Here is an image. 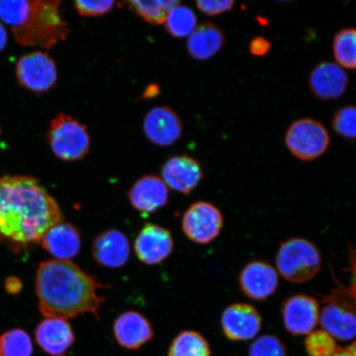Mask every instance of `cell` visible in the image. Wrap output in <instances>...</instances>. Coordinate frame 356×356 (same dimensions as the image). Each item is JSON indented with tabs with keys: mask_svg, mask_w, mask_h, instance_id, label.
<instances>
[{
	"mask_svg": "<svg viewBox=\"0 0 356 356\" xmlns=\"http://www.w3.org/2000/svg\"><path fill=\"white\" fill-rule=\"evenodd\" d=\"M63 220L59 204L35 178L0 177V243L12 252L35 246L49 229Z\"/></svg>",
	"mask_w": 356,
	"mask_h": 356,
	"instance_id": "cell-1",
	"label": "cell"
},
{
	"mask_svg": "<svg viewBox=\"0 0 356 356\" xmlns=\"http://www.w3.org/2000/svg\"><path fill=\"white\" fill-rule=\"evenodd\" d=\"M106 287L71 261H44L35 275L39 309L47 318L67 320L84 314L99 318L105 301L99 289Z\"/></svg>",
	"mask_w": 356,
	"mask_h": 356,
	"instance_id": "cell-2",
	"label": "cell"
},
{
	"mask_svg": "<svg viewBox=\"0 0 356 356\" xmlns=\"http://www.w3.org/2000/svg\"><path fill=\"white\" fill-rule=\"evenodd\" d=\"M0 19L10 26L22 46L50 50L70 34L58 0L0 1Z\"/></svg>",
	"mask_w": 356,
	"mask_h": 356,
	"instance_id": "cell-3",
	"label": "cell"
},
{
	"mask_svg": "<svg viewBox=\"0 0 356 356\" xmlns=\"http://www.w3.org/2000/svg\"><path fill=\"white\" fill-rule=\"evenodd\" d=\"M275 266L287 282L302 284L309 282L318 273L322 256L317 247L305 238H295L280 245Z\"/></svg>",
	"mask_w": 356,
	"mask_h": 356,
	"instance_id": "cell-4",
	"label": "cell"
},
{
	"mask_svg": "<svg viewBox=\"0 0 356 356\" xmlns=\"http://www.w3.org/2000/svg\"><path fill=\"white\" fill-rule=\"evenodd\" d=\"M47 137L53 154L63 161H78L90 149L87 127L65 113H59L52 120Z\"/></svg>",
	"mask_w": 356,
	"mask_h": 356,
	"instance_id": "cell-5",
	"label": "cell"
},
{
	"mask_svg": "<svg viewBox=\"0 0 356 356\" xmlns=\"http://www.w3.org/2000/svg\"><path fill=\"white\" fill-rule=\"evenodd\" d=\"M323 302L318 321L323 330L335 340H353L356 327L355 289H337Z\"/></svg>",
	"mask_w": 356,
	"mask_h": 356,
	"instance_id": "cell-6",
	"label": "cell"
},
{
	"mask_svg": "<svg viewBox=\"0 0 356 356\" xmlns=\"http://www.w3.org/2000/svg\"><path fill=\"white\" fill-rule=\"evenodd\" d=\"M286 145L295 157L304 162L321 157L330 145V136L323 124L314 119L298 120L291 124L284 138Z\"/></svg>",
	"mask_w": 356,
	"mask_h": 356,
	"instance_id": "cell-7",
	"label": "cell"
},
{
	"mask_svg": "<svg viewBox=\"0 0 356 356\" xmlns=\"http://www.w3.org/2000/svg\"><path fill=\"white\" fill-rule=\"evenodd\" d=\"M224 217L213 204L207 202L193 203L186 210L181 220V228L191 241L208 244L219 237Z\"/></svg>",
	"mask_w": 356,
	"mask_h": 356,
	"instance_id": "cell-8",
	"label": "cell"
},
{
	"mask_svg": "<svg viewBox=\"0 0 356 356\" xmlns=\"http://www.w3.org/2000/svg\"><path fill=\"white\" fill-rule=\"evenodd\" d=\"M16 75L22 87L38 93L50 91L58 79L55 60L41 51L22 56L16 65Z\"/></svg>",
	"mask_w": 356,
	"mask_h": 356,
	"instance_id": "cell-9",
	"label": "cell"
},
{
	"mask_svg": "<svg viewBox=\"0 0 356 356\" xmlns=\"http://www.w3.org/2000/svg\"><path fill=\"white\" fill-rule=\"evenodd\" d=\"M320 307L314 298L299 293L283 302L282 318L287 332L293 336L308 335L319 321Z\"/></svg>",
	"mask_w": 356,
	"mask_h": 356,
	"instance_id": "cell-10",
	"label": "cell"
},
{
	"mask_svg": "<svg viewBox=\"0 0 356 356\" xmlns=\"http://www.w3.org/2000/svg\"><path fill=\"white\" fill-rule=\"evenodd\" d=\"M238 282L244 295L257 301L269 299L279 286L277 270L264 261L249 262L240 273Z\"/></svg>",
	"mask_w": 356,
	"mask_h": 356,
	"instance_id": "cell-11",
	"label": "cell"
},
{
	"mask_svg": "<svg viewBox=\"0 0 356 356\" xmlns=\"http://www.w3.org/2000/svg\"><path fill=\"white\" fill-rule=\"evenodd\" d=\"M259 312L248 304L231 305L222 312L221 326L227 338L231 341L253 339L261 328Z\"/></svg>",
	"mask_w": 356,
	"mask_h": 356,
	"instance_id": "cell-12",
	"label": "cell"
},
{
	"mask_svg": "<svg viewBox=\"0 0 356 356\" xmlns=\"http://www.w3.org/2000/svg\"><path fill=\"white\" fill-rule=\"evenodd\" d=\"M161 176L168 188L188 195L197 188L204 173L197 159L184 154L167 160L162 167Z\"/></svg>",
	"mask_w": 356,
	"mask_h": 356,
	"instance_id": "cell-13",
	"label": "cell"
},
{
	"mask_svg": "<svg viewBox=\"0 0 356 356\" xmlns=\"http://www.w3.org/2000/svg\"><path fill=\"white\" fill-rule=\"evenodd\" d=\"M144 132L153 144L168 147L180 140L182 122L175 110L166 106H156L145 115Z\"/></svg>",
	"mask_w": 356,
	"mask_h": 356,
	"instance_id": "cell-14",
	"label": "cell"
},
{
	"mask_svg": "<svg viewBox=\"0 0 356 356\" xmlns=\"http://www.w3.org/2000/svg\"><path fill=\"white\" fill-rule=\"evenodd\" d=\"M175 246L169 230L149 224L140 230L135 241V252L139 259L147 265H157L171 255Z\"/></svg>",
	"mask_w": 356,
	"mask_h": 356,
	"instance_id": "cell-15",
	"label": "cell"
},
{
	"mask_svg": "<svg viewBox=\"0 0 356 356\" xmlns=\"http://www.w3.org/2000/svg\"><path fill=\"white\" fill-rule=\"evenodd\" d=\"M134 209L145 215L152 213L166 206L168 202V188L161 177L145 175L133 184L127 193Z\"/></svg>",
	"mask_w": 356,
	"mask_h": 356,
	"instance_id": "cell-16",
	"label": "cell"
},
{
	"mask_svg": "<svg viewBox=\"0 0 356 356\" xmlns=\"http://www.w3.org/2000/svg\"><path fill=\"white\" fill-rule=\"evenodd\" d=\"M92 252L97 264L118 268L127 264L130 258V243L122 231L106 230L93 240Z\"/></svg>",
	"mask_w": 356,
	"mask_h": 356,
	"instance_id": "cell-17",
	"label": "cell"
},
{
	"mask_svg": "<svg viewBox=\"0 0 356 356\" xmlns=\"http://www.w3.org/2000/svg\"><path fill=\"white\" fill-rule=\"evenodd\" d=\"M348 83L346 71L332 62H322L312 71L309 77L312 92L324 101L339 99L346 92Z\"/></svg>",
	"mask_w": 356,
	"mask_h": 356,
	"instance_id": "cell-18",
	"label": "cell"
},
{
	"mask_svg": "<svg viewBox=\"0 0 356 356\" xmlns=\"http://www.w3.org/2000/svg\"><path fill=\"white\" fill-rule=\"evenodd\" d=\"M35 338L41 348L51 356H66L74 343V334L67 320L47 318L38 324Z\"/></svg>",
	"mask_w": 356,
	"mask_h": 356,
	"instance_id": "cell-19",
	"label": "cell"
},
{
	"mask_svg": "<svg viewBox=\"0 0 356 356\" xmlns=\"http://www.w3.org/2000/svg\"><path fill=\"white\" fill-rule=\"evenodd\" d=\"M41 243L56 260L70 261L79 254L81 248V235L76 227L63 220L44 233Z\"/></svg>",
	"mask_w": 356,
	"mask_h": 356,
	"instance_id": "cell-20",
	"label": "cell"
},
{
	"mask_svg": "<svg viewBox=\"0 0 356 356\" xmlns=\"http://www.w3.org/2000/svg\"><path fill=\"white\" fill-rule=\"evenodd\" d=\"M113 332L118 343L129 350L139 349L154 336L149 320L136 311L120 315L114 323Z\"/></svg>",
	"mask_w": 356,
	"mask_h": 356,
	"instance_id": "cell-21",
	"label": "cell"
},
{
	"mask_svg": "<svg viewBox=\"0 0 356 356\" xmlns=\"http://www.w3.org/2000/svg\"><path fill=\"white\" fill-rule=\"evenodd\" d=\"M225 43L222 30L212 22L197 26L188 39L186 47L195 60H207L215 56Z\"/></svg>",
	"mask_w": 356,
	"mask_h": 356,
	"instance_id": "cell-22",
	"label": "cell"
},
{
	"mask_svg": "<svg viewBox=\"0 0 356 356\" xmlns=\"http://www.w3.org/2000/svg\"><path fill=\"white\" fill-rule=\"evenodd\" d=\"M131 11L150 24L160 25L164 24L168 13L172 8L179 6L180 1L177 0H150L141 1L133 0L124 3Z\"/></svg>",
	"mask_w": 356,
	"mask_h": 356,
	"instance_id": "cell-23",
	"label": "cell"
},
{
	"mask_svg": "<svg viewBox=\"0 0 356 356\" xmlns=\"http://www.w3.org/2000/svg\"><path fill=\"white\" fill-rule=\"evenodd\" d=\"M210 346L202 334L184 331L176 337L169 347L168 356H211Z\"/></svg>",
	"mask_w": 356,
	"mask_h": 356,
	"instance_id": "cell-24",
	"label": "cell"
},
{
	"mask_svg": "<svg viewBox=\"0 0 356 356\" xmlns=\"http://www.w3.org/2000/svg\"><path fill=\"white\" fill-rule=\"evenodd\" d=\"M164 24L172 37L184 38L189 37L197 28V17L189 7L179 4L168 13Z\"/></svg>",
	"mask_w": 356,
	"mask_h": 356,
	"instance_id": "cell-25",
	"label": "cell"
},
{
	"mask_svg": "<svg viewBox=\"0 0 356 356\" xmlns=\"http://www.w3.org/2000/svg\"><path fill=\"white\" fill-rule=\"evenodd\" d=\"M356 32L355 29H344L333 40V54L338 65L348 70L356 67Z\"/></svg>",
	"mask_w": 356,
	"mask_h": 356,
	"instance_id": "cell-26",
	"label": "cell"
},
{
	"mask_svg": "<svg viewBox=\"0 0 356 356\" xmlns=\"http://www.w3.org/2000/svg\"><path fill=\"white\" fill-rule=\"evenodd\" d=\"M33 347L28 333L13 329L0 336V356H32Z\"/></svg>",
	"mask_w": 356,
	"mask_h": 356,
	"instance_id": "cell-27",
	"label": "cell"
},
{
	"mask_svg": "<svg viewBox=\"0 0 356 356\" xmlns=\"http://www.w3.org/2000/svg\"><path fill=\"white\" fill-rule=\"evenodd\" d=\"M305 348L310 356H332L338 346L335 339L327 332L317 330L307 335Z\"/></svg>",
	"mask_w": 356,
	"mask_h": 356,
	"instance_id": "cell-28",
	"label": "cell"
},
{
	"mask_svg": "<svg viewBox=\"0 0 356 356\" xmlns=\"http://www.w3.org/2000/svg\"><path fill=\"white\" fill-rule=\"evenodd\" d=\"M332 128L338 136L354 140L356 136V110L354 106H346L338 110L332 118Z\"/></svg>",
	"mask_w": 356,
	"mask_h": 356,
	"instance_id": "cell-29",
	"label": "cell"
},
{
	"mask_svg": "<svg viewBox=\"0 0 356 356\" xmlns=\"http://www.w3.org/2000/svg\"><path fill=\"white\" fill-rule=\"evenodd\" d=\"M249 356H286V348L278 337L264 335L251 345Z\"/></svg>",
	"mask_w": 356,
	"mask_h": 356,
	"instance_id": "cell-30",
	"label": "cell"
},
{
	"mask_svg": "<svg viewBox=\"0 0 356 356\" xmlns=\"http://www.w3.org/2000/svg\"><path fill=\"white\" fill-rule=\"evenodd\" d=\"M79 15L83 17H99L105 15L113 10L115 2L102 0V1H86L77 0L74 3Z\"/></svg>",
	"mask_w": 356,
	"mask_h": 356,
	"instance_id": "cell-31",
	"label": "cell"
},
{
	"mask_svg": "<svg viewBox=\"0 0 356 356\" xmlns=\"http://www.w3.org/2000/svg\"><path fill=\"white\" fill-rule=\"evenodd\" d=\"M235 2L234 0H199L195 6L204 15L210 17L221 15L222 13L233 10Z\"/></svg>",
	"mask_w": 356,
	"mask_h": 356,
	"instance_id": "cell-32",
	"label": "cell"
},
{
	"mask_svg": "<svg viewBox=\"0 0 356 356\" xmlns=\"http://www.w3.org/2000/svg\"><path fill=\"white\" fill-rule=\"evenodd\" d=\"M271 44L268 40L262 37L252 38L249 44L251 54L256 56H264L270 50Z\"/></svg>",
	"mask_w": 356,
	"mask_h": 356,
	"instance_id": "cell-33",
	"label": "cell"
},
{
	"mask_svg": "<svg viewBox=\"0 0 356 356\" xmlns=\"http://www.w3.org/2000/svg\"><path fill=\"white\" fill-rule=\"evenodd\" d=\"M22 284L20 279L10 277L6 280V289L10 295H17L22 291Z\"/></svg>",
	"mask_w": 356,
	"mask_h": 356,
	"instance_id": "cell-34",
	"label": "cell"
},
{
	"mask_svg": "<svg viewBox=\"0 0 356 356\" xmlns=\"http://www.w3.org/2000/svg\"><path fill=\"white\" fill-rule=\"evenodd\" d=\"M160 92V87L159 84L152 83L150 84L148 87L146 88L144 93H143V99H154V97H157Z\"/></svg>",
	"mask_w": 356,
	"mask_h": 356,
	"instance_id": "cell-35",
	"label": "cell"
},
{
	"mask_svg": "<svg viewBox=\"0 0 356 356\" xmlns=\"http://www.w3.org/2000/svg\"><path fill=\"white\" fill-rule=\"evenodd\" d=\"M332 356H355V344L353 342V345L341 348L338 347L336 353Z\"/></svg>",
	"mask_w": 356,
	"mask_h": 356,
	"instance_id": "cell-36",
	"label": "cell"
},
{
	"mask_svg": "<svg viewBox=\"0 0 356 356\" xmlns=\"http://www.w3.org/2000/svg\"><path fill=\"white\" fill-rule=\"evenodd\" d=\"M8 42V33L6 28L0 22V52L6 48Z\"/></svg>",
	"mask_w": 356,
	"mask_h": 356,
	"instance_id": "cell-37",
	"label": "cell"
}]
</instances>
